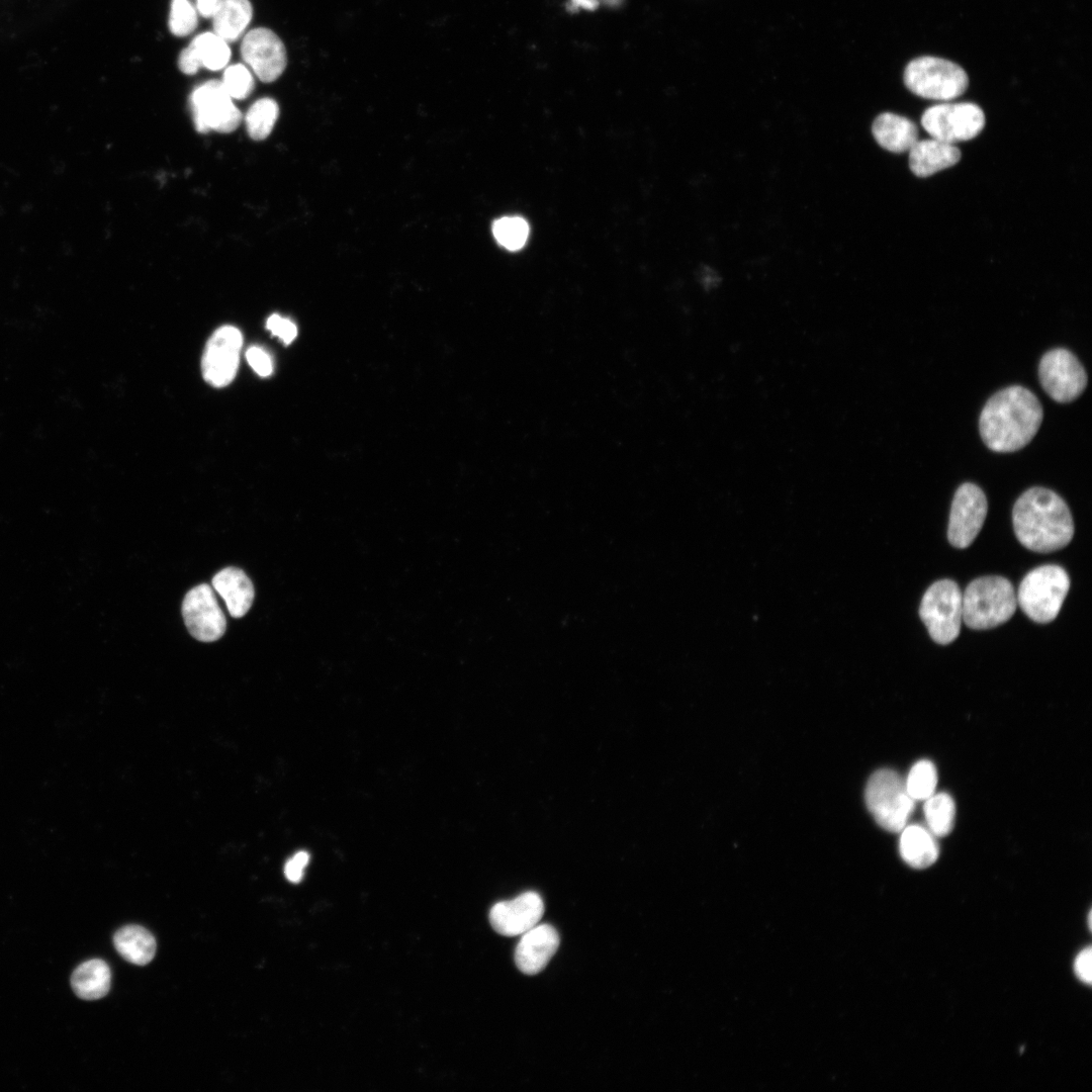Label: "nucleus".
I'll list each match as a JSON object with an SVG mask.
<instances>
[{
    "label": "nucleus",
    "mask_w": 1092,
    "mask_h": 1092,
    "mask_svg": "<svg viewBox=\"0 0 1092 1092\" xmlns=\"http://www.w3.org/2000/svg\"><path fill=\"white\" fill-rule=\"evenodd\" d=\"M987 511L984 491L974 483H963L951 503L947 530L950 544L960 549L969 547L981 531Z\"/></svg>",
    "instance_id": "11"
},
{
    "label": "nucleus",
    "mask_w": 1092,
    "mask_h": 1092,
    "mask_svg": "<svg viewBox=\"0 0 1092 1092\" xmlns=\"http://www.w3.org/2000/svg\"><path fill=\"white\" fill-rule=\"evenodd\" d=\"M492 233L500 246L515 251L525 245L529 236V225L522 217L505 216L493 222Z\"/></svg>",
    "instance_id": "28"
},
{
    "label": "nucleus",
    "mask_w": 1092,
    "mask_h": 1092,
    "mask_svg": "<svg viewBox=\"0 0 1092 1092\" xmlns=\"http://www.w3.org/2000/svg\"><path fill=\"white\" fill-rule=\"evenodd\" d=\"M1017 607L1011 582L1002 576H982L963 593V621L971 629L985 630L1007 622Z\"/></svg>",
    "instance_id": "3"
},
{
    "label": "nucleus",
    "mask_w": 1092,
    "mask_h": 1092,
    "mask_svg": "<svg viewBox=\"0 0 1092 1092\" xmlns=\"http://www.w3.org/2000/svg\"><path fill=\"white\" fill-rule=\"evenodd\" d=\"M926 827L936 837L950 833L954 824L956 805L947 793H934L924 800Z\"/></svg>",
    "instance_id": "24"
},
{
    "label": "nucleus",
    "mask_w": 1092,
    "mask_h": 1092,
    "mask_svg": "<svg viewBox=\"0 0 1092 1092\" xmlns=\"http://www.w3.org/2000/svg\"><path fill=\"white\" fill-rule=\"evenodd\" d=\"M196 51L201 66L209 70L222 69L231 58L228 42L214 32L197 35L190 43Z\"/></svg>",
    "instance_id": "25"
},
{
    "label": "nucleus",
    "mask_w": 1092,
    "mask_h": 1092,
    "mask_svg": "<svg viewBox=\"0 0 1092 1092\" xmlns=\"http://www.w3.org/2000/svg\"><path fill=\"white\" fill-rule=\"evenodd\" d=\"M572 3L573 6L581 5L587 9H594L597 6V2H594L593 0H572Z\"/></svg>",
    "instance_id": "37"
},
{
    "label": "nucleus",
    "mask_w": 1092,
    "mask_h": 1092,
    "mask_svg": "<svg viewBox=\"0 0 1092 1092\" xmlns=\"http://www.w3.org/2000/svg\"><path fill=\"white\" fill-rule=\"evenodd\" d=\"M872 130L877 143L893 153L908 152L918 140L916 124L905 116L891 112L877 116Z\"/></svg>",
    "instance_id": "19"
},
{
    "label": "nucleus",
    "mask_w": 1092,
    "mask_h": 1092,
    "mask_svg": "<svg viewBox=\"0 0 1092 1092\" xmlns=\"http://www.w3.org/2000/svg\"><path fill=\"white\" fill-rule=\"evenodd\" d=\"M221 83L232 99L247 98L254 88L253 76L248 68L242 64L228 67L223 73Z\"/></svg>",
    "instance_id": "29"
},
{
    "label": "nucleus",
    "mask_w": 1092,
    "mask_h": 1092,
    "mask_svg": "<svg viewBox=\"0 0 1092 1092\" xmlns=\"http://www.w3.org/2000/svg\"><path fill=\"white\" fill-rule=\"evenodd\" d=\"M866 803L877 823L891 832H900L914 811L915 801L908 794L904 779L895 770L882 768L868 781Z\"/></svg>",
    "instance_id": "6"
},
{
    "label": "nucleus",
    "mask_w": 1092,
    "mask_h": 1092,
    "mask_svg": "<svg viewBox=\"0 0 1092 1092\" xmlns=\"http://www.w3.org/2000/svg\"><path fill=\"white\" fill-rule=\"evenodd\" d=\"M241 55L263 82H272L283 73L287 57L283 42L272 30L259 27L243 38Z\"/></svg>",
    "instance_id": "14"
},
{
    "label": "nucleus",
    "mask_w": 1092,
    "mask_h": 1092,
    "mask_svg": "<svg viewBox=\"0 0 1092 1092\" xmlns=\"http://www.w3.org/2000/svg\"><path fill=\"white\" fill-rule=\"evenodd\" d=\"M908 152L910 170L918 177H928L956 165L962 156L954 145L933 138L917 140Z\"/></svg>",
    "instance_id": "17"
},
{
    "label": "nucleus",
    "mask_w": 1092,
    "mask_h": 1092,
    "mask_svg": "<svg viewBox=\"0 0 1092 1092\" xmlns=\"http://www.w3.org/2000/svg\"><path fill=\"white\" fill-rule=\"evenodd\" d=\"M900 832L899 851L907 864L925 869L935 862L939 853L938 844L927 827L907 824Z\"/></svg>",
    "instance_id": "20"
},
{
    "label": "nucleus",
    "mask_w": 1092,
    "mask_h": 1092,
    "mask_svg": "<svg viewBox=\"0 0 1092 1092\" xmlns=\"http://www.w3.org/2000/svg\"><path fill=\"white\" fill-rule=\"evenodd\" d=\"M246 358L253 370L262 377L269 376L273 371V363L269 354L260 347L253 346L246 352Z\"/></svg>",
    "instance_id": "32"
},
{
    "label": "nucleus",
    "mask_w": 1092,
    "mask_h": 1092,
    "mask_svg": "<svg viewBox=\"0 0 1092 1092\" xmlns=\"http://www.w3.org/2000/svg\"><path fill=\"white\" fill-rule=\"evenodd\" d=\"M243 344L241 332L233 326L217 329L206 343L202 357L204 379L214 387L230 384L236 376Z\"/></svg>",
    "instance_id": "13"
},
{
    "label": "nucleus",
    "mask_w": 1092,
    "mask_h": 1092,
    "mask_svg": "<svg viewBox=\"0 0 1092 1092\" xmlns=\"http://www.w3.org/2000/svg\"><path fill=\"white\" fill-rule=\"evenodd\" d=\"M182 615L190 634L202 642L219 639L225 632L226 620L213 588L202 583L191 588L182 604Z\"/></svg>",
    "instance_id": "12"
},
{
    "label": "nucleus",
    "mask_w": 1092,
    "mask_h": 1092,
    "mask_svg": "<svg viewBox=\"0 0 1092 1092\" xmlns=\"http://www.w3.org/2000/svg\"><path fill=\"white\" fill-rule=\"evenodd\" d=\"M113 943L125 961L139 966L149 964L156 953L155 937L139 925H126L118 929L113 936Z\"/></svg>",
    "instance_id": "22"
},
{
    "label": "nucleus",
    "mask_w": 1092,
    "mask_h": 1092,
    "mask_svg": "<svg viewBox=\"0 0 1092 1092\" xmlns=\"http://www.w3.org/2000/svg\"><path fill=\"white\" fill-rule=\"evenodd\" d=\"M921 124L936 140L952 144L977 136L985 125V114L971 102H942L927 108Z\"/></svg>",
    "instance_id": "8"
},
{
    "label": "nucleus",
    "mask_w": 1092,
    "mask_h": 1092,
    "mask_svg": "<svg viewBox=\"0 0 1092 1092\" xmlns=\"http://www.w3.org/2000/svg\"><path fill=\"white\" fill-rule=\"evenodd\" d=\"M197 26L196 9L190 0H172L169 28L177 36L191 33Z\"/></svg>",
    "instance_id": "30"
},
{
    "label": "nucleus",
    "mask_w": 1092,
    "mask_h": 1092,
    "mask_svg": "<svg viewBox=\"0 0 1092 1092\" xmlns=\"http://www.w3.org/2000/svg\"><path fill=\"white\" fill-rule=\"evenodd\" d=\"M222 0H197V10L204 17H212Z\"/></svg>",
    "instance_id": "36"
},
{
    "label": "nucleus",
    "mask_w": 1092,
    "mask_h": 1092,
    "mask_svg": "<svg viewBox=\"0 0 1092 1092\" xmlns=\"http://www.w3.org/2000/svg\"><path fill=\"white\" fill-rule=\"evenodd\" d=\"M904 83L915 95L926 99L950 101L968 88L969 78L958 64L937 57H918L908 63Z\"/></svg>",
    "instance_id": "5"
},
{
    "label": "nucleus",
    "mask_w": 1092,
    "mask_h": 1092,
    "mask_svg": "<svg viewBox=\"0 0 1092 1092\" xmlns=\"http://www.w3.org/2000/svg\"><path fill=\"white\" fill-rule=\"evenodd\" d=\"M1043 412L1029 389L1006 387L986 402L979 429L986 446L995 452H1014L1027 445L1037 433Z\"/></svg>",
    "instance_id": "1"
},
{
    "label": "nucleus",
    "mask_w": 1092,
    "mask_h": 1092,
    "mask_svg": "<svg viewBox=\"0 0 1092 1092\" xmlns=\"http://www.w3.org/2000/svg\"><path fill=\"white\" fill-rule=\"evenodd\" d=\"M1070 588L1067 571L1055 564L1038 566L1021 580L1017 605L1036 623L1052 622L1059 614Z\"/></svg>",
    "instance_id": "4"
},
{
    "label": "nucleus",
    "mask_w": 1092,
    "mask_h": 1092,
    "mask_svg": "<svg viewBox=\"0 0 1092 1092\" xmlns=\"http://www.w3.org/2000/svg\"><path fill=\"white\" fill-rule=\"evenodd\" d=\"M1092 950L1091 947L1084 948L1075 960V973L1077 977L1084 983L1090 985L1092 981Z\"/></svg>",
    "instance_id": "34"
},
{
    "label": "nucleus",
    "mask_w": 1092,
    "mask_h": 1092,
    "mask_svg": "<svg viewBox=\"0 0 1092 1092\" xmlns=\"http://www.w3.org/2000/svg\"><path fill=\"white\" fill-rule=\"evenodd\" d=\"M1012 521L1018 541L1027 549L1049 553L1067 546L1074 535L1071 512L1056 492L1031 487L1015 502Z\"/></svg>",
    "instance_id": "2"
},
{
    "label": "nucleus",
    "mask_w": 1092,
    "mask_h": 1092,
    "mask_svg": "<svg viewBox=\"0 0 1092 1092\" xmlns=\"http://www.w3.org/2000/svg\"><path fill=\"white\" fill-rule=\"evenodd\" d=\"M278 114L279 108L273 99L262 98L257 100L249 108L246 115V126L249 135L256 141L266 139L270 134Z\"/></svg>",
    "instance_id": "26"
},
{
    "label": "nucleus",
    "mask_w": 1092,
    "mask_h": 1092,
    "mask_svg": "<svg viewBox=\"0 0 1092 1092\" xmlns=\"http://www.w3.org/2000/svg\"><path fill=\"white\" fill-rule=\"evenodd\" d=\"M904 781L910 797L915 802L924 801L935 793L937 785L936 767L930 760L921 759L911 767Z\"/></svg>",
    "instance_id": "27"
},
{
    "label": "nucleus",
    "mask_w": 1092,
    "mask_h": 1092,
    "mask_svg": "<svg viewBox=\"0 0 1092 1092\" xmlns=\"http://www.w3.org/2000/svg\"><path fill=\"white\" fill-rule=\"evenodd\" d=\"M309 861V854L304 851H298L293 854L284 866V875L286 879L291 883H299L304 875V869Z\"/></svg>",
    "instance_id": "33"
},
{
    "label": "nucleus",
    "mask_w": 1092,
    "mask_h": 1092,
    "mask_svg": "<svg viewBox=\"0 0 1092 1092\" xmlns=\"http://www.w3.org/2000/svg\"><path fill=\"white\" fill-rule=\"evenodd\" d=\"M252 18L249 0H222L212 15L214 33L228 41L241 37Z\"/></svg>",
    "instance_id": "23"
},
{
    "label": "nucleus",
    "mask_w": 1092,
    "mask_h": 1092,
    "mask_svg": "<svg viewBox=\"0 0 1092 1092\" xmlns=\"http://www.w3.org/2000/svg\"><path fill=\"white\" fill-rule=\"evenodd\" d=\"M190 105L196 129L200 132H231L242 120L241 111L233 103L221 81H208L195 88L190 96Z\"/></svg>",
    "instance_id": "10"
},
{
    "label": "nucleus",
    "mask_w": 1092,
    "mask_h": 1092,
    "mask_svg": "<svg viewBox=\"0 0 1092 1092\" xmlns=\"http://www.w3.org/2000/svg\"><path fill=\"white\" fill-rule=\"evenodd\" d=\"M213 589L223 599L232 617L241 618L251 608L254 600V586L251 579L240 568L226 567L212 578Z\"/></svg>",
    "instance_id": "18"
},
{
    "label": "nucleus",
    "mask_w": 1092,
    "mask_h": 1092,
    "mask_svg": "<svg viewBox=\"0 0 1092 1092\" xmlns=\"http://www.w3.org/2000/svg\"><path fill=\"white\" fill-rule=\"evenodd\" d=\"M266 327L272 335L279 338L286 345L290 344L297 336V328L294 323L276 313L268 317Z\"/></svg>",
    "instance_id": "31"
},
{
    "label": "nucleus",
    "mask_w": 1092,
    "mask_h": 1092,
    "mask_svg": "<svg viewBox=\"0 0 1092 1092\" xmlns=\"http://www.w3.org/2000/svg\"><path fill=\"white\" fill-rule=\"evenodd\" d=\"M1038 377L1044 391L1058 402H1070L1082 394L1087 374L1076 356L1057 348L1046 352L1038 365Z\"/></svg>",
    "instance_id": "9"
},
{
    "label": "nucleus",
    "mask_w": 1092,
    "mask_h": 1092,
    "mask_svg": "<svg viewBox=\"0 0 1092 1092\" xmlns=\"http://www.w3.org/2000/svg\"><path fill=\"white\" fill-rule=\"evenodd\" d=\"M178 65L180 70L188 75L195 74L202 67L199 57L191 44L181 52Z\"/></svg>",
    "instance_id": "35"
},
{
    "label": "nucleus",
    "mask_w": 1092,
    "mask_h": 1092,
    "mask_svg": "<svg viewBox=\"0 0 1092 1092\" xmlns=\"http://www.w3.org/2000/svg\"><path fill=\"white\" fill-rule=\"evenodd\" d=\"M919 616L933 641L941 645L954 641L963 622V593L957 582L932 583L922 597Z\"/></svg>",
    "instance_id": "7"
},
{
    "label": "nucleus",
    "mask_w": 1092,
    "mask_h": 1092,
    "mask_svg": "<svg viewBox=\"0 0 1092 1092\" xmlns=\"http://www.w3.org/2000/svg\"><path fill=\"white\" fill-rule=\"evenodd\" d=\"M544 913L542 898L526 892L510 901L494 904L489 911L492 928L505 936L525 933L538 924Z\"/></svg>",
    "instance_id": "15"
},
{
    "label": "nucleus",
    "mask_w": 1092,
    "mask_h": 1092,
    "mask_svg": "<svg viewBox=\"0 0 1092 1092\" xmlns=\"http://www.w3.org/2000/svg\"><path fill=\"white\" fill-rule=\"evenodd\" d=\"M559 934L549 924L536 925L523 933L515 951L518 969L526 975L544 970L559 946Z\"/></svg>",
    "instance_id": "16"
},
{
    "label": "nucleus",
    "mask_w": 1092,
    "mask_h": 1092,
    "mask_svg": "<svg viewBox=\"0 0 1092 1092\" xmlns=\"http://www.w3.org/2000/svg\"><path fill=\"white\" fill-rule=\"evenodd\" d=\"M111 972L108 965L98 959L87 961L76 968L71 977L75 994L83 1000H97L110 989Z\"/></svg>",
    "instance_id": "21"
}]
</instances>
